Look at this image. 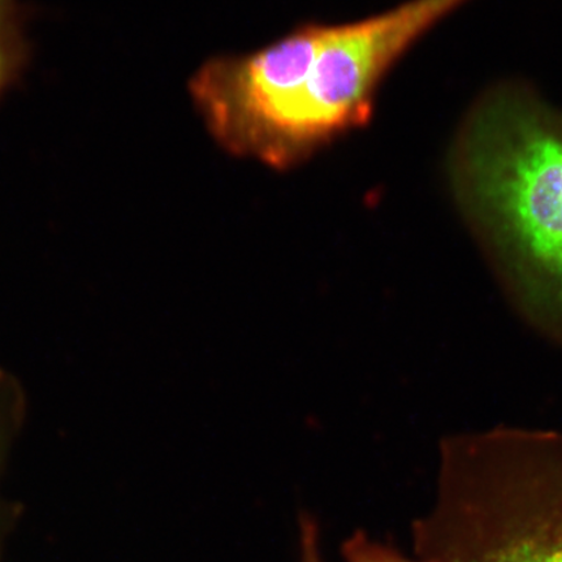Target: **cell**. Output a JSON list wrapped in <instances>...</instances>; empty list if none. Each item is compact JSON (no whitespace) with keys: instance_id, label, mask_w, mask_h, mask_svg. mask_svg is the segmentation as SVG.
<instances>
[{"instance_id":"obj_1","label":"cell","mask_w":562,"mask_h":562,"mask_svg":"<svg viewBox=\"0 0 562 562\" xmlns=\"http://www.w3.org/2000/svg\"><path fill=\"white\" fill-rule=\"evenodd\" d=\"M463 2L409 0L353 23L301 24L257 52L211 58L189 94L222 149L291 170L368 125L392 68Z\"/></svg>"},{"instance_id":"obj_2","label":"cell","mask_w":562,"mask_h":562,"mask_svg":"<svg viewBox=\"0 0 562 562\" xmlns=\"http://www.w3.org/2000/svg\"><path fill=\"white\" fill-rule=\"evenodd\" d=\"M448 176L468 221L562 315V111L521 83L491 88L460 126Z\"/></svg>"},{"instance_id":"obj_3","label":"cell","mask_w":562,"mask_h":562,"mask_svg":"<svg viewBox=\"0 0 562 562\" xmlns=\"http://www.w3.org/2000/svg\"><path fill=\"white\" fill-rule=\"evenodd\" d=\"M412 532L419 559L562 562V439L508 432L446 447L437 501Z\"/></svg>"},{"instance_id":"obj_4","label":"cell","mask_w":562,"mask_h":562,"mask_svg":"<svg viewBox=\"0 0 562 562\" xmlns=\"http://www.w3.org/2000/svg\"><path fill=\"white\" fill-rule=\"evenodd\" d=\"M26 11L20 0H0V100L20 82L31 60Z\"/></svg>"},{"instance_id":"obj_5","label":"cell","mask_w":562,"mask_h":562,"mask_svg":"<svg viewBox=\"0 0 562 562\" xmlns=\"http://www.w3.org/2000/svg\"><path fill=\"white\" fill-rule=\"evenodd\" d=\"M342 558L346 562H441L438 560L420 559L413 561L368 537L367 532L357 531L342 544Z\"/></svg>"},{"instance_id":"obj_6","label":"cell","mask_w":562,"mask_h":562,"mask_svg":"<svg viewBox=\"0 0 562 562\" xmlns=\"http://www.w3.org/2000/svg\"><path fill=\"white\" fill-rule=\"evenodd\" d=\"M301 562H322L318 524L311 515L300 521Z\"/></svg>"},{"instance_id":"obj_7","label":"cell","mask_w":562,"mask_h":562,"mask_svg":"<svg viewBox=\"0 0 562 562\" xmlns=\"http://www.w3.org/2000/svg\"><path fill=\"white\" fill-rule=\"evenodd\" d=\"M0 449H2V446H0ZM16 512L18 510H13L10 505L0 502V554H2L4 538L13 524V517H15Z\"/></svg>"}]
</instances>
